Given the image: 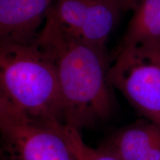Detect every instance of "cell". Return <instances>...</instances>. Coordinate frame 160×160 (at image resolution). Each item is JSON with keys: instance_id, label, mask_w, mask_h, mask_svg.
<instances>
[{"instance_id": "8992f818", "label": "cell", "mask_w": 160, "mask_h": 160, "mask_svg": "<svg viewBox=\"0 0 160 160\" xmlns=\"http://www.w3.org/2000/svg\"><path fill=\"white\" fill-rule=\"evenodd\" d=\"M53 0H0V43L34 45Z\"/></svg>"}, {"instance_id": "9c48e42d", "label": "cell", "mask_w": 160, "mask_h": 160, "mask_svg": "<svg viewBox=\"0 0 160 160\" xmlns=\"http://www.w3.org/2000/svg\"><path fill=\"white\" fill-rule=\"evenodd\" d=\"M62 133L77 160H119L103 148H93L88 145L80 131L73 128L63 124Z\"/></svg>"}, {"instance_id": "6da1fadb", "label": "cell", "mask_w": 160, "mask_h": 160, "mask_svg": "<svg viewBox=\"0 0 160 160\" xmlns=\"http://www.w3.org/2000/svg\"><path fill=\"white\" fill-rule=\"evenodd\" d=\"M35 45L55 65L62 98L64 125L80 131L108 117L114 101L107 53L71 37L48 13Z\"/></svg>"}, {"instance_id": "30bf717a", "label": "cell", "mask_w": 160, "mask_h": 160, "mask_svg": "<svg viewBox=\"0 0 160 160\" xmlns=\"http://www.w3.org/2000/svg\"><path fill=\"white\" fill-rule=\"evenodd\" d=\"M139 0H118L122 13L133 11Z\"/></svg>"}, {"instance_id": "3957f363", "label": "cell", "mask_w": 160, "mask_h": 160, "mask_svg": "<svg viewBox=\"0 0 160 160\" xmlns=\"http://www.w3.org/2000/svg\"><path fill=\"white\" fill-rule=\"evenodd\" d=\"M62 125L31 117L0 96V133L7 160H77Z\"/></svg>"}, {"instance_id": "7a4b0ae2", "label": "cell", "mask_w": 160, "mask_h": 160, "mask_svg": "<svg viewBox=\"0 0 160 160\" xmlns=\"http://www.w3.org/2000/svg\"><path fill=\"white\" fill-rule=\"evenodd\" d=\"M0 96L31 117L64 124L55 65L35 44L0 43Z\"/></svg>"}, {"instance_id": "5b68a950", "label": "cell", "mask_w": 160, "mask_h": 160, "mask_svg": "<svg viewBox=\"0 0 160 160\" xmlns=\"http://www.w3.org/2000/svg\"><path fill=\"white\" fill-rule=\"evenodd\" d=\"M122 13L118 0H53L48 11L68 34L102 53Z\"/></svg>"}, {"instance_id": "52a82bcc", "label": "cell", "mask_w": 160, "mask_h": 160, "mask_svg": "<svg viewBox=\"0 0 160 160\" xmlns=\"http://www.w3.org/2000/svg\"><path fill=\"white\" fill-rule=\"evenodd\" d=\"M119 160H160V125L143 119L113 133L101 146Z\"/></svg>"}, {"instance_id": "277c9868", "label": "cell", "mask_w": 160, "mask_h": 160, "mask_svg": "<svg viewBox=\"0 0 160 160\" xmlns=\"http://www.w3.org/2000/svg\"><path fill=\"white\" fill-rule=\"evenodd\" d=\"M108 77L136 111L160 125V43L118 48Z\"/></svg>"}, {"instance_id": "ba28073f", "label": "cell", "mask_w": 160, "mask_h": 160, "mask_svg": "<svg viewBox=\"0 0 160 160\" xmlns=\"http://www.w3.org/2000/svg\"><path fill=\"white\" fill-rule=\"evenodd\" d=\"M118 48L160 43V0H139Z\"/></svg>"}]
</instances>
